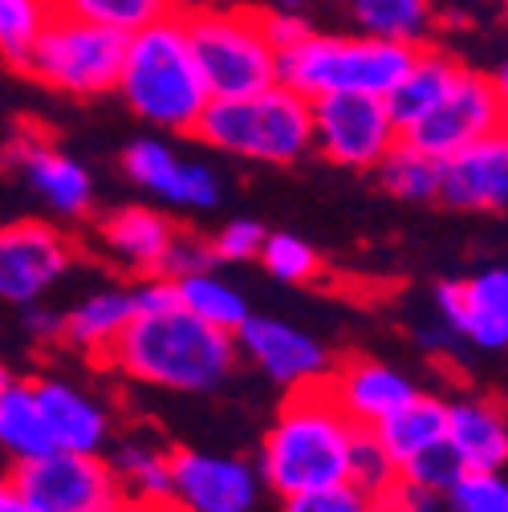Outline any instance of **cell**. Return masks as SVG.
I'll return each instance as SVG.
<instances>
[{"mask_svg": "<svg viewBox=\"0 0 508 512\" xmlns=\"http://www.w3.org/2000/svg\"><path fill=\"white\" fill-rule=\"evenodd\" d=\"M106 362L126 378L147 382V387L200 395L228 382L240 362V350L232 334L200 322L179 305H163L135 309V317L110 346Z\"/></svg>", "mask_w": 508, "mask_h": 512, "instance_id": "1", "label": "cell"}, {"mask_svg": "<svg viewBox=\"0 0 508 512\" xmlns=\"http://www.w3.org/2000/svg\"><path fill=\"white\" fill-rule=\"evenodd\" d=\"M114 90L143 122L175 135H192V126L212 94L204 86L192 37H187L183 9H171L159 21L126 33Z\"/></svg>", "mask_w": 508, "mask_h": 512, "instance_id": "2", "label": "cell"}, {"mask_svg": "<svg viewBox=\"0 0 508 512\" xmlns=\"http://www.w3.org/2000/svg\"><path fill=\"white\" fill-rule=\"evenodd\" d=\"M358 431L362 427H354L330 399L326 382L285 391V403L261 443L257 476L281 500L305 488L346 480L350 447Z\"/></svg>", "mask_w": 508, "mask_h": 512, "instance_id": "3", "label": "cell"}, {"mask_svg": "<svg viewBox=\"0 0 508 512\" xmlns=\"http://www.w3.org/2000/svg\"><path fill=\"white\" fill-rule=\"evenodd\" d=\"M415 61V45L387 37H334V33H305L297 45L277 53V82L297 90L301 98L322 94H374L387 98L407 66Z\"/></svg>", "mask_w": 508, "mask_h": 512, "instance_id": "4", "label": "cell"}, {"mask_svg": "<svg viewBox=\"0 0 508 512\" xmlns=\"http://www.w3.org/2000/svg\"><path fill=\"white\" fill-rule=\"evenodd\" d=\"M192 135L212 151H224L236 159L289 167L313 151L309 98H301L281 82L252 94H236V98H208Z\"/></svg>", "mask_w": 508, "mask_h": 512, "instance_id": "5", "label": "cell"}, {"mask_svg": "<svg viewBox=\"0 0 508 512\" xmlns=\"http://www.w3.org/2000/svg\"><path fill=\"white\" fill-rule=\"evenodd\" d=\"M200 74L212 98H236L277 82V53L257 9H183Z\"/></svg>", "mask_w": 508, "mask_h": 512, "instance_id": "6", "label": "cell"}, {"mask_svg": "<svg viewBox=\"0 0 508 512\" xmlns=\"http://www.w3.org/2000/svg\"><path fill=\"white\" fill-rule=\"evenodd\" d=\"M122 49H126V33L70 17V13H57L33 41L21 70H29L37 82H45L53 90L94 98V94L114 90Z\"/></svg>", "mask_w": 508, "mask_h": 512, "instance_id": "7", "label": "cell"}, {"mask_svg": "<svg viewBox=\"0 0 508 512\" xmlns=\"http://www.w3.org/2000/svg\"><path fill=\"white\" fill-rule=\"evenodd\" d=\"M508 118V94H504V74H484L460 61L456 78L443 90L415 122H407L399 139L411 143L415 151L443 159L476 139H488L504 131Z\"/></svg>", "mask_w": 508, "mask_h": 512, "instance_id": "8", "label": "cell"}, {"mask_svg": "<svg viewBox=\"0 0 508 512\" xmlns=\"http://www.w3.org/2000/svg\"><path fill=\"white\" fill-rule=\"evenodd\" d=\"M313 147L338 167L374 171L399 143V122L387 110V98L374 94H322L309 98Z\"/></svg>", "mask_w": 508, "mask_h": 512, "instance_id": "9", "label": "cell"}, {"mask_svg": "<svg viewBox=\"0 0 508 512\" xmlns=\"http://www.w3.org/2000/svg\"><path fill=\"white\" fill-rule=\"evenodd\" d=\"M9 480L37 512H106L122 496L106 456L61 452V447L21 460Z\"/></svg>", "mask_w": 508, "mask_h": 512, "instance_id": "10", "label": "cell"}, {"mask_svg": "<svg viewBox=\"0 0 508 512\" xmlns=\"http://www.w3.org/2000/svg\"><path fill=\"white\" fill-rule=\"evenodd\" d=\"M74 269V240L45 224L17 220L0 228V301L33 305L45 301L49 289Z\"/></svg>", "mask_w": 508, "mask_h": 512, "instance_id": "11", "label": "cell"}, {"mask_svg": "<svg viewBox=\"0 0 508 512\" xmlns=\"http://www.w3.org/2000/svg\"><path fill=\"white\" fill-rule=\"evenodd\" d=\"M261 476L240 456H212L196 447L171 452V508L175 512H252L261 500Z\"/></svg>", "mask_w": 508, "mask_h": 512, "instance_id": "12", "label": "cell"}, {"mask_svg": "<svg viewBox=\"0 0 508 512\" xmlns=\"http://www.w3.org/2000/svg\"><path fill=\"white\" fill-rule=\"evenodd\" d=\"M236 350L257 366L265 378H273L281 391H297V387H313V382H326L334 354L326 350V342H317L309 330L277 322V317H244V326L232 334Z\"/></svg>", "mask_w": 508, "mask_h": 512, "instance_id": "13", "label": "cell"}, {"mask_svg": "<svg viewBox=\"0 0 508 512\" xmlns=\"http://www.w3.org/2000/svg\"><path fill=\"white\" fill-rule=\"evenodd\" d=\"M5 167L21 171L29 179V187L37 196L66 220H82L94 208V179L90 171L66 155L61 147H53L37 126H25V131L13 135V143L5 147Z\"/></svg>", "mask_w": 508, "mask_h": 512, "instance_id": "14", "label": "cell"}, {"mask_svg": "<svg viewBox=\"0 0 508 512\" xmlns=\"http://www.w3.org/2000/svg\"><path fill=\"white\" fill-rule=\"evenodd\" d=\"M435 200L460 212H504L508 204V135L496 131L439 159Z\"/></svg>", "mask_w": 508, "mask_h": 512, "instance_id": "15", "label": "cell"}, {"mask_svg": "<svg viewBox=\"0 0 508 512\" xmlns=\"http://www.w3.org/2000/svg\"><path fill=\"white\" fill-rule=\"evenodd\" d=\"M435 313L468 338L476 350H504L508 346V273L500 265L468 277V281H443L435 289Z\"/></svg>", "mask_w": 508, "mask_h": 512, "instance_id": "16", "label": "cell"}, {"mask_svg": "<svg viewBox=\"0 0 508 512\" xmlns=\"http://www.w3.org/2000/svg\"><path fill=\"white\" fill-rule=\"evenodd\" d=\"M122 171L131 175L143 191H151L155 200L171 204V208H216L220 204V179L212 167L204 163H187L175 155L171 143L163 139H139L126 147L122 155Z\"/></svg>", "mask_w": 508, "mask_h": 512, "instance_id": "17", "label": "cell"}, {"mask_svg": "<svg viewBox=\"0 0 508 512\" xmlns=\"http://www.w3.org/2000/svg\"><path fill=\"white\" fill-rule=\"evenodd\" d=\"M326 391L354 427L370 431L383 415H391L399 403H407L419 387L403 370L378 362V358H346L342 366H330Z\"/></svg>", "mask_w": 508, "mask_h": 512, "instance_id": "18", "label": "cell"}, {"mask_svg": "<svg viewBox=\"0 0 508 512\" xmlns=\"http://www.w3.org/2000/svg\"><path fill=\"white\" fill-rule=\"evenodd\" d=\"M33 382V395L41 403L49 439L61 452H90L102 456L106 443H110V411L82 387H74L70 378H29Z\"/></svg>", "mask_w": 508, "mask_h": 512, "instance_id": "19", "label": "cell"}, {"mask_svg": "<svg viewBox=\"0 0 508 512\" xmlns=\"http://www.w3.org/2000/svg\"><path fill=\"white\" fill-rule=\"evenodd\" d=\"M443 443L452 447L464 472H504L508 460V419L488 395H464L448 403Z\"/></svg>", "mask_w": 508, "mask_h": 512, "instance_id": "20", "label": "cell"}, {"mask_svg": "<svg viewBox=\"0 0 508 512\" xmlns=\"http://www.w3.org/2000/svg\"><path fill=\"white\" fill-rule=\"evenodd\" d=\"M175 232L179 228L155 208H118L98 228L110 261H118L122 269H131L139 277L163 273V256H167Z\"/></svg>", "mask_w": 508, "mask_h": 512, "instance_id": "21", "label": "cell"}, {"mask_svg": "<svg viewBox=\"0 0 508 512\" xmlns=\"http://www.w3.org/2000/svg\"><path fill=\"white\" fill-rule=\"evenodd\" d=\"M443 423H448V399L415 391L407 403H399L391 415L378 419L370 427V435L387 452V460L403 472L415 456L427 452V447L443 443Z\"/></svg>", "mask_w": 508, "mask_h": 512, "instance_id": "22", "label": "cell"}, {"mask_svg": "<svg viewBox=\"0 0 508 512\" xmlns=\"http://www.w3.org/2000/svg\"><path fill=\"white\" fill-rule=\"evenodd\" d=\"M135 289H98L82 297L74 309H61V342L74 346L78 354L102 358L135 317Z\"/></svg>", "mask_w": 508, "mask_h": 512, "instance_id": "23", "label": "cell"}, {"mask_svg": "<svg viewBox=\"0 0 508 512\" xmlns=\"http://www.w3.org/2000/svg\"><path fill=\"white\" fill-rule=\"evenodd\" d=\"M456 70H460V61H456L452 53L427 49V45L415 49V61L407 66V74H403L399 86L387 94V110H391V118L399 122V131H403L407 122H415L443 90H448V82L456 78Z\"/></svg>", "mask_w": 508, "mask_h": 512, "instance_id": "24", "label": "cell"}, {"mask_svg": "<svg viewBox=\"0 0 508 512\" xmlns=\"http://www.w3.org/2000/svg\"><path fill=\"white\" fill-rule=\"evenodd\" d=\"M0 447H5L17 464L33 460V456H41V452L53 447L29 378H9L5 391H0Z\"/></svg>", "mask_w": 508, "mask_h": 512, "instance_id": "25", "label": "cell"}, {"mask_svg": "<svg viewBox=\"0 0 508 512\" xmlns=\"http://www.w3.org/2000/svg\"><path fill=\"white\" fill-rule=\"evenodd\" d=\"M171 285H175V305L179 309H187L192 317H200V322H208L224 334H236L244 326V317L252 313L244 293L236 285H228L224 277H216L212 269L171 277Z\"/></svg>", "mask_w": 508, "mask_h": 512, "instance_id": "26", "label": "cell"}, {"mask_svg": "<svg viewBox=\"0 0 508 512\" xmlns=\"http://www.w3.org/2000/svg\"><path fill=\"white\" fill-rule=\"evenodd\" d=\"M118 492L139 500H171V452L147 439H122L118 452L106 460Z\"/></svg>", "mask_w": 508, "mask_h": 512, "instance_id": "27", "label": "cell"}, {"mask_svg": "<svg viewBox=\"0 0 508 512\" xmlns=\"http://www.w3.org/2000/svg\"><path fill=\"white\" fill-rule=\"evenodd\" d=\"M354 21H358V33L419 49L435 29V9L431 0H354Z\"/></svg>", "mask_w": 508, "mask_h": 512, "instance_id": "28", "label": "cell"}, {"mask_svg": "<svg viewBox=\"0 0 508 512\" xmlns=\"http://www.w3.org/2000/svg\"><path fill=\"white\" fill-rule=\"evenodd\" d=\"M374 171H378V183H383L395 200H435L439 159L415 151V147L403 143V139L374 163Z\"/></svg>", "mask_w": 508, "mask_h": 512, "instance_id": "29", "label": "cell"}, {"mask_svg": "<svg viewBox=\"0 0 508 512\" xmlns=\"http://www.w3.org/2000/svg\"><path fill=\"white\" fill-rule=\"evenodd\" d=\"M61 13L57 0H0V57L25 66L41 29Z\"/></svg>", "mask_w": 508, "mask_h": 512, "instance_id": "30", "label": "cell"}, {"mask_svg": "<svg viewBox=\"0 0 508 512\" xmlns=\"http://www.w3.org/2000/svg\"><path fill=\"white\" fill-rule=\"evenodd\" d=\"M57 5H61V13L118 29V33H135L175 9L171 0H57Z\"/></svg>", "mask_w": 508, "mask_h": 512, "instance_id": "31", "label": "cell"}, {"mask_svg": "<svg viewBox=\"0 0 508 512\" xmlns=\"http://www.w3.org/2000/svg\"><path fill=\"white\" fill-rule=\"evenodd\" d=\"M257 256L285 285H309V281L322 277V256H317V248L293 232H265V244Z\"/></svg>", "mask_w": 508, "mask_h": 512, "instance_id": "32", "label": "cell"}, {"mask_svg": "<svg viewBox=\"0 0 508 512\" xmlns=\"http://www.w3.org/2000/svg\"><path fill=\"white\" fill-rule=\"evenodd\" d=\"M281 512H378V500L350 480H334L322 488H305L281 500Z\"/></svg>", "mask_w": 508, "mask_h": 512, "instance_id": "33", "label": "cell"}, {"mask_svg": "<svg viewBox=\"0 0 508 512\" xmlns=\"http://www.w3.org/2000/svg\"><path fill=\"white\" fill-rule=\"evenodd\" d=\"M346 480H350V484H358L362 492H370L374 500L399 480V468L387 460V452L374 443V435H370V431H358V435H354L350 464H346Z\"/></svg>", "mask_w": 508, "mask_h": 512, "instance_id": "34", "label": "cell"}, {"mask_svg": "<svg viewBox=\"0 0 508 512\" xmlns=\"http://www.w3.org/2000/svg\"><path fill=\"white\" fill-rule=\"evenodd\" d=\"M452 512H508L504 472H460L448 488Z\"/></svg>", "mask_w": 508, "mask_h": 512, "instance_id": "35", "label": "cell"}, {"mask_svg": "<svg viewBox=\"0 0 508 512\" xmlns=\"http://www.w3.org/2000/svg\"><path fill=\"white\" fill-rule=\"evenodd\" d=\"M378 512H452V504H448V492L443 488L399 476L383 496H378Z\"/></svg>", "mask_w": 508, "mask_h": 512, "instance_id": "36", "label": "cell"}, {"mask_svg": "<svg viewBox=\"0 0 508 512\" xmlns=\"http://www.w3.org/2000/svg\"><path fill=\"white\" fill-rule=\"evenodd\" d=\"M261 244H265V228L257 220H228L216 232L212 252H216V261H257Z\"/></svg>", "mask_w": 508, "mask_h": 512, "instance_id": "37", "label": "cell"}, {"mask_svg": "<svg viewBox=\"0 0 508 512\" xmlns=\"http://www.w3.org/2000/svg\"><path fill=\"white\" fill-rule=\"evenodd\" d=\"M216 265V252H212V240H200V236H187V232H175L167 256H163V277H187V273H204Z\"/></svg>", "mask_w": 508, "mask_h": 512, "instance_id": "38", "label": "cell"}, {"mask_svg": "<svg viewBox=\"0 0 508 512\" xmlns=\"http://www.w3.org/2000/svg\"><path fill=\"white\" fill-rule=\"evenodd\" d=\"M464 468H460V460L452 456V447L448 443H435V447H427L423 456H415L399 476H407V480H419V484H431V488H443L448 492L452 488V480L460 476Z\"/></svg>", "mask_w": 508, "mask_h": 512, "instance_id": "39", "label": "cell"}, {"mask_svg": "<svg viewBox=\"0 0 508 512\" xmlns=\"http://www.w3.org/2000/svg\"><path fill=\"white\" fill-rule=\"evenodd\" d=\"M257 17H261V33H265V41L273 45V53L297 45V41L309 33V21H305L301 13H281V9L261 13V9H257Z\"/></svg>", "mask_w": 508, "mask_h": 512, "instance_id": "40", "label": "cell"}, {"mask_svg": "<svg viewBox=\"0 0 508 512\" xmlns=\"http://www.w3.org/2000/svg\"><path fill=\"white\" fill-rule=\"evenodd\" d=\"M21 309H25V330L37 342H61V309H49L45 301H33Z\"/></svg>", "mask_w": 508, "mask_h": 512, "instance_id": "41", "label": "cell"}, {"mask_svg": "<svg viewBox=\"0 0 508 512\" xmlns=\"http://www.w3.org/2000/svg\"><path fill=\"white\" fill-rule=\"evenodd\" d=\"M106 512H171V504H163V500H139V496H118Z\"/></svg>", "mask_w": 508, "mask_h": 512, "instance_id": "42", "label": "cell"}, {"mask_svg": "<svg viewBox=\"0 0 508 512\" xmlns=\"http://www.w3.org/2000/svg\"><path fill=\"white\" fill-rule=\"evenodd\" d=\"M0 512H37V508L17 492L13 480H0Z\"/></svg>", "mask_w": 508, "mask_h": 512, "instance_id": "43", "label": "cell"}, {"mask_svg": "<svg viewBox=\"0 0 508 512\" xmlns=\"http://www.w3.org/2000/svg\"><path fill=\"white\" fill-rule=\"evenodd\" d=\"M305 5L309 0H273V9H281V13H305Z\"/></svg>", "mask_w": 508, "mask_h": 512, "instance_id": "44", "label": "cell"}, {"mask_svg": "<svg viewBox=\"0 0 508 512\" xmlns=\"http://www.w3.org/2000/svg\"><path fill=\"white\" fill-rule=\"evenodd\" d=\"M9 378H13V374H9V366L0 362V391H5V382H9Z\"/></svg>", "mask_w": 508, "mask_h": 512, "instance_id": "45", "label": "cell"}, {"mask_svg": "<svg viewBox=\"0 0 508 512\" xmlns=\"http://www.w3.org/2000/svg\"><path fill=\"white\" fill-rule=\"evenodd\" d=\"M171 512H175V508H171Z\"/></svg>", "mask_w": 508, "mask_h": 512, "instance_id": "46", "label": "cell"}]
</instances>
